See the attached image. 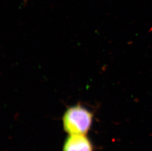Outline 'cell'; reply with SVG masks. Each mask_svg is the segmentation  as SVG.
I'll return each instance as SVG.
<instances>
[{"instance_id": "cell-2", "label": "cell", "mask_w": 152, "mask_h": 151, "mask_svg": "<svg viewBox=\"0 0 152 151\" xmlns=\"http://www.w3.org/2000/svg\"><path fill=\"white\" fill-rule=\"evenodd\" d=\"M63 151H93L90 140L84 134L69 135L65 140Z\"/></svg>"}, {"instance_id": "cell-1", "label": "cell", "mask_w": 152, "mask_h": 151, "mask_svg": "<svg viewBox=\"0 0 152 151\" xmlns=\"http://www.w3.org/2000/svg\"><path fill=\"white\" fill-rule=\"evenodd\" d=\"M93 114L86 107L78 104L69 107L63 117L64 129L69 135H86L90 129Z\"/></svg>"}]
</instances>
